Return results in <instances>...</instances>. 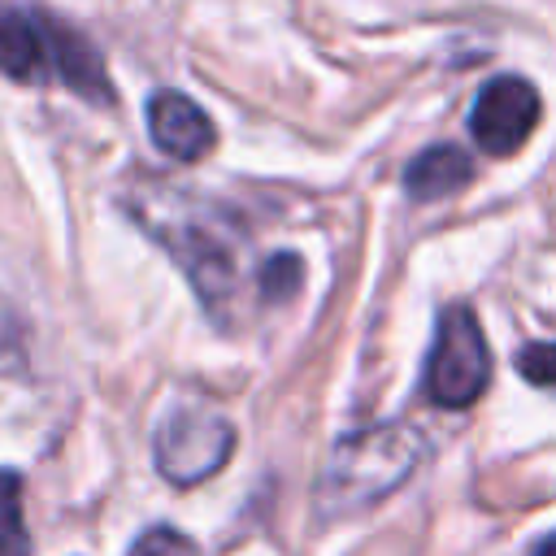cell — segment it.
<instances>
[{
  "instance_id": "6",
  "label": "cell",
  "mask_w": 556,
  "mask_h": 556,
  "mask_svg": "<svg viewBox=\"0 0 556 556\" xmlns=\"http://www.w3.org/2000/svg\"><path fill=\"white\" fill-rule=\"evenodd\" d=\"M148 135L165 156L187 161V165L208 156V148H213L208 113L182 91H152V100H148Z\"/></svg>"
},
{
  "instance_id": "13",
  "label": "cell",
  "mask_w": 556,
  "mask_h": 556,
  "mask_svg": "<svg viewBox=\"0 0 556 556\" xmlns=\"http://www.w3.org/2000/svg\"><path fill=\"white\" fill-rule=\"evenodd\" d=\"M517 369L534 387H556V343H530L517 352Z\"/></svg>"
},
{
  "instance_id": "4",
  "label": "cell",
  "mask_w": 556,
  "mask_h": 556,
  "mask_svg": "<svg viewBox=\"0 0 556 556\" xmlns=\"http://www.w3.org/2000/svg\"><path fill=\"white\" fill-rule=\"evenodd\" d=\"M235 452V426L204 404H174L152 439V456L165 482L195 486L213 478Z\"/></svg>"
},
{
  "instance_id": "3",
  "label": "cell",
  "mask_w": 556,
  "mask_h": 556,
  "mask_svg": "<svg viewBox=\"0 0 556 556\" xmlns=\"http://www.w3.org/2000/svg\"><path fill=\"white\" fill-rule=\"evenodd\" d=\"M421 382H426V395L439 408H469L486 391L491 352H486V334H482L473 308L452 304V308L439 313Z\"/></svg>"
},
{
  "instance_id": "1",
  "label": "cell",
  "mask_w": 556,
  "mask_h": 556,
  "mask_svg": "<svg viewBox=\"0 0 556 556\" xmlns=\"http://www.w3.org/2000/svg\"><path fill=\"white\" fill-rule=\"evenodd\" d=\"M130 217L182 265L204 308L222 313L239 287V235L204 200L169 187H139Z\"/></svg>"
},
{
  "instance_id": "14",
  "label": "cell",
  "mask_w": 556,
  "mask_h": 556,
  "mask_svg": "<svg viewBox=\"0 0 556 556\" xmlns=\"http://www.w3.org/2000/svg\"><path fill=\"white\" fill-rule=\"evenodd\" d=\"M22 356H26V348H22V321H17V313L0 300V374L22 369Z\"/></svg>"
},
{
  "instance_id": "5",
  "label": "cell",
  "mask_w": 556,
  "mask_h": 556,
  "mask_svg": "<svg viewBox=\"0 0 556 556\" xmlns=\"http://www.w3.org/2000/svg\"><path fill=\"white\" fill-rule=\"evenodd\" d=\"M539 117H543L539 91L517 74H500L478 91L473 113H469V135L482 152L508 156L534 135Z\"/></svg>"
},
{
  "instance_id": "9",
  "label": "cell",
  "mask_w": 556,
  "mask_h": 556,
  "mask_svg": "<svg viewBox=\"0 0 556 556\" xmlns=\"http://www.w3.org/2000/svg\"><path fill=\"white\" fill-rule=\"evenodd\" d=\"M473 178V161L465 148L456 143H434L426 152H417L404 169V191L413 200H447L456 195L460 187H469Z\"/></svg>"
},
{
  "instance_id": "10",
  "label": "cell",
  "mask_w": 556,
  "mask_h": 556,
  "mask_svg": "<svg viewBox=\"0 0 556 556\" xmlns=\"http://www.w3.org/2000/svg\"><path fill=\"white\" fill-rule=\"evenodd\" d=\"M0 556H30V534L22 517V473L0 469Z\"/></svg>"
},
{
  "instance_id": "15",
  "label": "cell",
  "mask_w": 556,
  "mask_h": 556,
  "mask_svg": "<svg viewBox=\"0 0 556 556\" xmlns=\"http://www.w3.org/2000/svg\"><path fill=\"white\" fill-rule=\"evenodd\" d=\"M530 556H556V534H547V539H539Z\"/></svg>"
},
{
  "instance_id": "12",
  "label": "cell",
  "mask_w": 556,
  "mask_h": 556,
  "mask_svg": "<svg viewBox=\"0 0 556 556\" xmlns=\"http://www.w3.org/2000/svg\"><path fill=\"white\" fill-rule=\"evenodd\" d=\"M126 556H200V547L174 526H152L130 543Z\"/></svg>"
},
{
  "instance_id": "7",
  "label": "cell",
  "mask_w": 556,
  "mask_h": 556,
  "mask_svg": "<svg viewBox=\"0 0 556 556\" xmlns=\"http://www.w3.org/2000/svg\"><path fill=\"white\" fill-rule=\"evenodd\" d=\"M0 70L17 83H39L52 70L48 13L0 0Z\"/></svg>"
},
{
  "instance_id": "2",
  "label": "cell",
  "mask_w": 556,
  "mask_h": 556,
  "mask_svg": "<svg viewBox=\"0 0 556 556\" xmlns=\"http://www.w3.org/2000/svg\"><path fill=\"white\" fill-rule=\"evenodd\" d=\"M421 460V434L413 426H369L343 434L321 469L317 508L321 517H343L391 495Z\"/></svg>"
},
{
  "instance_id": "8",
  "label": "cell",
  "mask_w": 556,
  "mask_h": 556,
  "mask_svg": "<svg viewBox=\"0 0 556 556\" xmlns=\"http://www.w3.org/2000/svg\"><path fill=\"white\" fill-rule=\"evenodd\" d=\"M48 39H52V74L83 100L91 104H109L113 100V83L104 74V56L65 22H56L48 13Z\"/></svg>"
},
{
  "instance_id": "11",
  "label": "cell",
  "mask_w": 556,
  "mask_h": 556,
  "mask_svg": "<svg viewBox=\"0 0 556 556\" xmlns=\"http://www.w3.org/2000/svg\"><path fill=\"white\" fill-rule=\"evenodd\" d=\"M300 274H304L300 256H291V252L269 256V261L261 265V295H265V300H291V295L300 291Z\"/></svg>"
}]
</instances>
